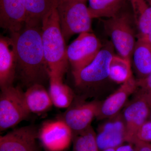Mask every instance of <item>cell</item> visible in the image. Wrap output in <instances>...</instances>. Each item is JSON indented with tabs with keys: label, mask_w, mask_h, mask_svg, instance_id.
Instances as JSON below:
<instances>
[{
	"label": "cell",
	"mask_w": 151,
	"mask_h": 151,
	"mask_svg": "<svg viewBox=\"0 0 151 151\" xmlns=\"http://www.w3.org/2000/svg\"><path fill=\"white\" fill-rule=\"evenodd\" d=\"M1 90L0 131L2 132L27 119L31 113L21 88L12 86Z\"/></svg>",
	"instance_id": "obj_5"
},
{
	"label": "cell",
	"mask_w": 151,
	"mask_h": 151,
	"mask_svg": "<svg viewBox=\"0 0 151 151\" xmlns=\"http://www.w3.org/2000/svg\"><path fill=\"white\" fill-rule=\"evenodd\" d=\"M27 16L25 25L41 26L45 17L57 6L58 0H24Z\"/></svg>",
	"instance_id": "obj_19"
},
{
	"label": "cell",
	"mask_w": 151,
	"mask_h": 151,
	"mask_svg": "<svg viewBox=\"0 0 151 151\" xmlns=\"http://www.w3.org/2000/svg\"><path fill=\"white\" fill-rule=\"evenodd\" d=\"M113 55L110 47L102 48L90 64L72 73L76 87L81 92H89L109 78L110 63Z\"/></svg>",
	"instance_id": "obj_6"
},
{
	"label": "cell",
	"mask_w": 151,
	"mask_h": 151,
	"mask_svg": "<svg viewBox=\"0 0 151 151\" xmlns=\"http://www.w3.org/2000/svg\"><path fill=\"white\" fill-rule=\"evenodd\" d=\"M86 2L84 0H58L57 9L65 41L75 34L92 32V19Z\"/></svg>",
	"instance_id": "obj_3"
},
{
	"label": "cell",
	"mask_w": 151,
	"mask_h": 151,
	"mask_svg": "<svg viewBox=\"0 0 151 151\" xmlns=\"http://www.w3.org/2000/svg\"><path fill=\"white\" fill-rule=\"evenodd\" d=\"M103 151H116V148H110L104 150Z\"/></svg>",
	"instance_id": "obj_30"
},
{
	"label": "cell",
	"mask_w": 151,
	"mask_h": 151,
	"mask_svg": "<svg viewBox=\"0 0 151 151\" xmlns=\"http://www.w3.org/2000/svg\"><path fill=\"white\" fill-rule=\"evenodd\" d=\"M132 57L137 79L145 78L151 72V45L143 39L138 38Z\"/></svg>",
	"instance_id": "obj_18"
},
{
	"label": "cell",
	"mask_w": 151,
	"mask_h": 151,
	"mask_svg": "<svg viewBox=\"0 0 151 151\" xmlns=\"http://www.w3.org/2000/svg\"><path fill=\"white\" fill-rule=\"evenodd\" d=\"M97 129L96 141L100 150L116 148L126 142V128L122 113L107 119Z\"/></svg>",
	"instance_id": "obj_12"
},
{
	"label": "cell",
	"mask_w": 151,
	"mask_h": 151,
	"mask_svg": "<svg viewBox=\"0 0 151 151\" xmlns=\"http://www.w3.org/2000/svg\"><path fill=\"white\" fill-rule=\"evenodd\" d=\"M101 104V102L97 100L76 101L74 98L59 119L70 127L73 134L79 133L91 126L93 119L98 116Z\"/></svg>",
	"instance_id": "obj_9"
},
{
	"label": "cell",
	"mask_w": 151,
	"mask_h": 151,
	"mask_svg": "<svg viewBox=\"0 0 151 151\" xmlns=\"http://www.w3.org/2000/svg\"><path fill=\"white\" fill-rule=\"evenodd\" d=\"M73 151H99L96 134L91 126L79 133L73 134Z\"/></svg>",
	"instance_id": "obj_23"
},
{
	"label": "cell",
	"mask_w": 151,
	"mask_h": 151,
	"mask_svg": "<svg viewBox=\"0 0 151 151\" xmlns=\"http://www.w3.org/2000/svg\"><path fill=\"white\" fill-rule=\"evenodd\" d=\"M137 142L151 144V121L147 120L136 132L131 144Z\"/></svg>",
	"instance_id": "obj_24"
},
{
	"label": "cell",
	"mask_w": 151,
	"mask_h": 151,
	"mask_svg": "<svg viewBox=\"0 0 151 151\" xmlns=\"http://www.w3.org/2000/svg\"><path fill=\"white\" fill-rule=\"evenodd\" d=\"M133 77L131 60L113 55L110 63L109 78L122 84Z\"/></svg>",
	"instance_id": "obj_22"
},
{
	"label": "cell",
	"mask_w": 151,
	"mask_h": 151,
	"mask_svg": "<svg viewBox=\"0 0 151 151\" xmlns=\"http://www.w3.org/2000/svg\"><path fill=\"white\" fill-rule=\"evenodd\" d=\"M136 151H151V144L137 142L134 144Z\"/></svg>",
	"instance_id": "obj_26"
},
{
	"label": "cell",
	"mask_w": 151,
	"mask_h": 151,
	"mask_svg": "<svg viewBox=\"0 0 151 151\" xmlns=\"http://www.w3.org/2000/svg\"><path fill=\"white\" fill-rule=\"evenodd\" d=\"M73 138L72 130L60 119L45 122L38 130L39 140L46 151H65Z\"/></svg>",
	"instance_id": "obj_8"
},
{
	"label": "cell",
	"mask_w": 151,
	"mask_h": 151,
	"mask_svg": "<svg viewBox=\"0 0 151 151\" xmlns=\"http://www.w3.org/2000/svg\"><path fill=\"white\" fill-rule=\"evenodd\" d=\"M102 48L100 40L92 32L82 33L67 47L68 62L72 73L90 64Z\"/></svg>",
	"instance_id": "obj_7"
},
{
	"label": "cell",
	"mask_w": 151,
	"mask_h": 151,
	"mask_svg": "<svg viewBox=\"0 0 151 151\" xmlns=\"http://www.w3.org/2000/svg\"><path fill=\"white\" fill-rule=\"evenodd\" d=\"M122 9L115 16L103 20V24L120 57L131 60L136 43V36L132 16L129 13L122 12Z\"/></svg>",
	"instance_id": "obj_4"
},
{
	"label": "cell",
	"mask_w": 151,
	"mask_h": 151,
	"mask_svg": "<svg viewBox=\"0 0 151 151\" xmlns=\"http://www.w3.org/2000/svg\"><path fill=\"white\" fill-rule=\"evenodd\" d=\"M116 151H136L134 146L128 143L127 145H122L116 148Z\"/></svg>",
	"instance_id": "obj_27"
},
{
	"label": "cell",
	"mask_w": 151,
	"mask_h": 151,
	"mask_svg": "<svg viewBox=\"0 0 151 151\" xmlns=\"http://www.w3.org/2000/svg\"><path fill=\"white\" fill-rule=\"evenodd\" d=\"M24 0H0V26L10 34L18 32L25 25Z\"/></svg>",
	"instance_id": "obj_13"
},
{
	"label": "cell",
	"mask_w": 151,
	"mask_h": 151,
	"mask_svg": "<svg viewBox=\"0 0 151 151\" xmlns=\"http://www.w3.org/2000/svg\"><path fill=\"white\" fill-rule=\"evenodd\" d=\"M149 120H150L151 121V110L150 111V117H149Z\"/></svg>",
	"instance_id": "obj_31"
},
{
	"label": "cell",
	"mask_w": 151,
	"mask_h": 151,
	"mask_svg": "<svg viewBox=\"0 0 151 151\" xmlns=\"http://www.w3.org/2000/svg\"><path fill=\"white\" fill-rule=\"evenodd\" d=\"M145 92V94L147 100L148 101L149 103H150L151 106V91L148 92Z\"/></svg>",
	"instance_id": "obj_29"
},
{
	"label": "cell",
	"mask_w": 151,
	"mask_h": 151,
	"mask_svg": "<svg viewBox=\"0 0 151 151\" xmlns=\"http://www.w3.org/2000/svg\"><path fill=\"white\" fill-rule=\"evenodd\" d=\"M138 38H142L145 40L151 45V32L147 35L143 37Z\"/></svg>",
	"instance_id": "obj_28"
},
{
	"label": "cell",
	"mask_w": 151,
	"mask_h": 151,
	"mask_svg": "<svg viewBox=\"0 0 151 151\" xmlns=\"http://www.w3.org/2000/svg\"><path fill=\"white\" fill-rule=\"evenodd\" d=\"M88 10L92 19L110 18L121 10L124 0H88Z\"/></svg>",
	"instance_id": "obj_21"
},
{
	"label": "cell",
	"mask_w": 151,
	"mask_h": 151,
	"mask_svg": "<svg viewBox=\"0 0 151 151\" xmlns=\"http://www.w3.org/2000/svg\"><path fill=\"white\" fill-rule=\"evenodd\" d=\"M122 113L126 125V142L131 144L136 132L149 120L151 106L145 92L140 90Z\"/></svg>",
	"instance_id": "obj_10"
},
{
	"label": "cell",
	"mask_w": 151,
	"mask_h": 151,
	"mask_svg": "<svg viewBox=\"0 0 151 151\" xmlns=\"http://www.w3.org/2000/svg\"><path fill=\"white\" fill-rule=\"evenodd\" d=\"M24 97L31 113H45L53 105L49 93L42 84H36L27 88L24 92Z\"/></svg>",
	"instance_id": "obj_17"
},
{
	"label": "cell",
	"mask_w": 151,
	"mask_h": 151,
	"mask_svg": "<svg viewBox=\"0 0 151 151\" xmlns=\"http://www.w3.org/2000/svg\"><path fill=\"white\" fill-rule=\"evenodd\" d=\"M137 87L141 91L148 92L151 91V72L145 78L136 80Z\"/></svg>",
	"instance_id": "obj_25"
},
{
	"label": "cell",
	"mask_w": 151,
	"mask_h": 151,
	"mask_svg": "<svg viewBox=\"0 0 151 151\" xmlns=\"http://www.w3.org/2000/svg\"><path fill=\"white\" fill-rule=\"evenodd\" d=\"M148 1L150 3V4L151 5V0H148Z\"/></svg>",
	"instance_id": "obj_32"
},
{
	"label": "cell",
	"mask_w": 151,
	"mask_h": 151,
	"mask_svg": "<svg viewBox=\"0 0 151 151\" xmlns=\"http://www.w3.org/2000/svg\"><path fill=\"white\" fill-rule=\"evenodd\" d=\"M63 76L50 71L48 92L55 107L67 109L73 103L75 95L71 88L63 83Z\"/></svg>",
	"instance_id": "obj_16"
},
{
	"label": "cell",
	"mask_w": 151,
	"mask_h": 151,
	"mask_svg": "<svg viewBox=\"0 0 151 151\" xmlns=\"http://www.w3.org/2000/svg\"><path fill=\"white\" fill-rule=\"evenodd\" d=\"M84 1H86V0H84Z\"/></svg>",
	"instance_id": "obj_33"
},
{
	"label": "cell",
	"mask_w": 151,
	"mask_h": 151,
	"mask_svg": "<svg viewBox=\"0 0 151 151\" xmlns=\"http://www.w3.org/2000/svg\"><path fill=\"white\" fill-rule=\"evenodd\" d=\"M16 58L10 38L0 39V88L13 86L16 76Z\"/></svg>",
	"instance_id": "obj_15"
},
{
	"label": "cell",
	"mask_w": 151,
	"mask_h": 151,
	"mask_svg": "<svg viewBox=\"0 0 151 151\" xmlns=\"http://www.w3.org/2000/svg\"><path fill=\"white\" fill-rule=\"evenodd\" d=\"M130 1L138 32L137 38L143 37L151 32V5L148 0H130Z\"/></svg>",
	"instance_id": "obj_20"
},
{
	"label": "cell",
	"mask_w": 151,
	"mask_h": 151,
	"mask_svg": "<svg viewBox=\"0 0 151 151\" xmlns=\"http://www.w3.org/2000/svg\"><path fill=\"white\" fill-rule=\"evenodd\" d=\"M137 88V81L133 77L121 84L116 91L101 102L97 119H109L119 114L129 97L135 92Z\"/></svg>",
	"instance_id": "obj_14"
},
{
	"label": "cell",
	"mask_w": 151,
	"mask_h": 151,
	"mask_svg": "<svg viewBox=\"0 0 151 151\" xmlns=\"http://www.w3.org/2000/svg\"><path fill=\"white\" fill-rule=\"evenodd\" d=\"M38 141L36 128L20 127L0 137V151H41Z\"/></svg>",
	"instance_id": "obj_11"
},
{
	"label": "cell",
	"mask_w": 151,
	"mask_h": 151,
	"mask_svg": "<svg viewBox=\"0 0 151 151\" xmlns=\"http://www.w3.org/2000/svg\"><path fill=\"white\" fill-rule=\"evenodd\" d=\"M41 27L44 54L50 71L63 77L69 62L57 6L45 17Z\"/></svg>",
	"instance_id": "obj_2"
},
{
	"label": "cell",
	"mask_w": 151,
	"mask_h": 151,
	"mask_svg": "<svg viewBox=\"0 0 151 151\" xmlns=\"http://www.w3.org/2000/svg\"><path fill=\"white\" fill-rule=\"evenodd\" d=\"M16 58V76L27 89L49 80L50 70L44 54L41 26H29L11 34Z\"/></svg>",
	"instance_id": "obj_1"
}]
</instances>
